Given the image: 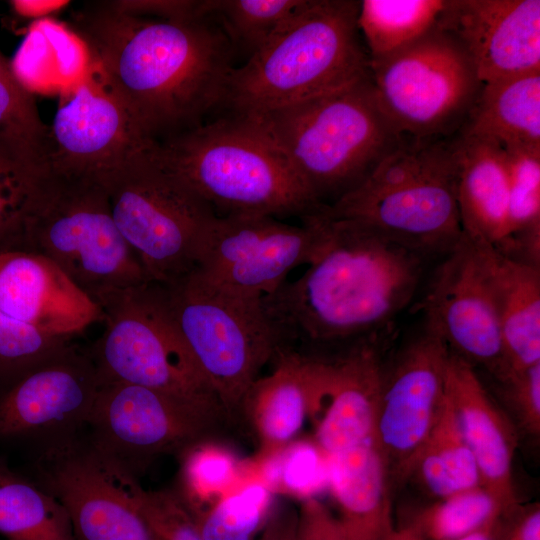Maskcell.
Returning <instances> with one entry per match:
<instances>
[{
    "mask_svg": "<svg viewBox=\"0 0 540 540\" xmlns=\"http://www.w3.org/2000/svg\"><path fill=\"white\" fill-rule=\"evenodd\" d=\"M67 25L88 50L91 78L150 140L196 127L224 104L234 51L211 17L135 16L93 1L73 12Z\"/></svg>",
    "mask_w": 540,
    "mask_h": 540,
    "instance_id": "6da1fadb",
    "label": "cell"
},
{
    "mask_svg": "<svg viewBox=\"0 0 540 540\" xmlns=\"http://www.w3.org/2000/svg\"><path fill=\"white\" fill-rule=\"evenodd\" d=\"M326 221L308 269L261 299L276 351L315 355L375 335L413 299L426 256L369 227Z\"/></svg>",
    "mask_w": 540,
    "mask_h": 540,
    "instance_id": "7a4b0ae2",
    "label": "cell"
},
{
    "mask_svg": "<svg viewBox=\"0 0 540 540\" xmlns=\"http://www.w3.org/2000/svg\"><path fill=\"white\" fill-rule=\"evenodd\" d=\"M233 115L272 143L320 205L355 188L406 137L381 109L370 74L311 99Z\"/></svg>",
    "mask_w": 540,
    "mask_h": 540,
    "instance_id": "3957f363",
    "label": "cell"
},
{
    "mask_svg": "<svg viewBox=\"0 0 540 540\" xmlns=\"http://www.w3.org/2000/svg\"><path fill=\"white\" fill-rule=\"evenodd\" d=\"M360 1L303 0L268 42L232 70L224 104L233 114L269 110L347 86L370 74Z\"/></svg>",
    "mask_w": 540,
    "mask_h": 540,
    "instance_id": "277c9868",
    "label": "cell"
},
{
    "mask_svg": "<svg viewBox=\"0 0 540 540\" xmlns=\"http://www.w3.org/2000/svg\"><path fill=\"white\" fill-rule=\"evenodd\" d=\"M154 153L218 216L303 218L323 206L272 143L236 115L200 124L157 142Z\"/></svg>",
    "mask_w": 540,
    "mask_h": 540,
    "instance_id": "5b68a950",
    "label": "cell"
},
{
    "mask_svg": "<svg viewBox=\"0 0 540 540\" xmlns=\"http://www.w3.org/2000/svg\"><path fill=\"white\" fill-rule=\"evenodd\" d=\"M331 219L361 223L426 257L463 237L452 138L405 137L355 188L324 205Z\"/></svg>",
    "mask_w": 540,
    "mask_h": 540,
    "instance_id": "8992f818",
    "label": "cell"
},
{
    "mask_svg": "<svg viewBox=\"0 0 540 540\" xmlns=\"http://www.w3.org/2000/svg\"><path fill=\"white\" fill-rule=\"evenodd\" d=\"M96 303L104 329L88 351L101 382L142 386L215 423L229 420L179 333L161 285L146 282Z\"/></svg>",
    "mask_w": 540,
    "mask_h": 540,
    "instance_id": "52a82bcc",
    "label": "cell"
},
{
    "mask_svg": "<svg viewBox=\"0 0 540 540\" xmlns=\"http://www.w3.org/2000/svg\"><path fill=\"white\" fill-rule=\"evenodd\" d=\"M53 262L95 302L144 284L101 181L42 169L26 224L25 251Z\"/></svg>",
    "mask_w": 540,
    "mask_h": 540,
    "instance_id": "ba28073f",
    "label": "cell"
},
{
    "mask_svg": "<svg viewBox=\"0 0 540 540\" xmlns=\"http://www.w3.org/2000/svg\"><path fill=\"white\" fill-rule=\"evenodd\" d=\"M155 145L100 181L114 222L147 281L169 285L196 269L217 214L157 159Z\"/></svg>",
    "mask_w": 540,
    "mask_h": 540,
    "instance_id": "9c48e42d",
    "label": "cell"
},
{
    "mask_svg": "<svg viewBox=\"0 0 540 540\" xmlns=\"http://www.w3.org/2000/svg\"><path fill=\"white\" fill-rule=\"evenodd\" d=\"M161 287L186 346L233 419L277 349L261 300L222 290L194 271Z\"/></svg>",
    "mask_w": 540,
    "mask_h": 540,
    "instance_id": "30bf717a",
    "label": "cell"
},
{
    "mask_svg": "<svg viewBox=\"0 0 540 540\" xmlns=\"http://www.w3.org/2000/svg\"><path fill=\"white\" fill-rule=\"evenodd\" d=\"M377 101L403 135L447 139L465 123L483 86L459 41L437 26L409 45L369 60Z\"/></svg>",
    "mask_w": 540,
    "mask_h": 540,
    "instance_id": "8fae6325",
    "label": "cell"
},
{
    "mask_svg": "<svg viewBox=\"0 0 540 540\" xmlns=\"http://www.w3.org/2000/svg\"><path fill=\"white\" fill-rule=\"evenodd\" d=\"M302 220L296 226L269 215H217L194 272L229 293L261 300L295 268L310 264L320 249L324 217L317 212Z\"/></svg>",
    "mask_w": 540,
    "mask_h": 540,
    "instance_id": "7c38bea8",
    "label": "cell"
},
{
    "mask_svg": "<svg viewBox=\"0 0 540 540\" xmlns=\"http://www.w3.org/2000/svg\"><path fill=\"white\" fill-rule=\"evenodd\" d=\"M37 478L65 508L76 540H155L136 477L90 440H57L39 458Z\"/></svg>",
    "mask_w": 540,
    "mask_h": 540,
    "instance_id": "4fadbf2b",
    "label": "cell"
},
{
    "mask_svg": "<svg viewBox=\"0 0 540 540\" xmlns=\"http://www.w3.org/2000/svg\"><path fill=\"white\" fill-rule=\"evenodd\" d=\"M423 310L426 328L449 351L482 365L500 382L507 376L495 294L481 244L464 234L444 255Z\"/></svg>",
    "mask_w": 540,
    "mask_h": 540,
    "instance_id": "5bb4252c",
    "label": "cell"
},
{
    "mask_svg": "<svg viewBox=\"0 0 540 540\" xmlns=\"http://www.w3.org/2000/svg\"><path fill=\"white\" fill-rule=\"evenodd\" d=\"M216 425L157 391L101 382L87 426L89 440L135 476L153 458L206 440Z\"/></svg>",
    "mask_w": 540,
    "mask_h": 540,
    "instance_id": "9a60e30c",
    "label": "cell"
},
{
    "mask_svg": "<svg viewBox=\"0 0 540 540\" xmlns=\"http://www.w3.org/2000/svg\"><path fill=\"white\" fill-rule=\"evenodd\" d=\"M449 349L425 327L384 370L376 443L386 463L391 490L411 476L445 395Z\"/></svg>",
    "mask_w": 540,
    "mask_h": 540,
    "instance_id": "2e32d148",
    "label": "cell"
},
{
    "mask_svg": "<svg viewBox=\"0 0 540 540\" xmlns=\"http://www.w3.org/2000/svg\"><path fill=\"white\" fill-rule=\"evenodd\" d=\"M155 143L90 76L69 94L47 125L41 169L100 181Z\"/></svg>",
    "mask_w": 540,
    "mask_h": 540,
    "instance_id": "e0dca14e",
    "label": "cell"
},
{
    "mask_svg": "<svg viewBox=\"0 0 540 540\" xmlns=\"http://www.w3.org/2000/svg\"><path fill=\"white\" fill-rule=\"evenodd\" d=\"M101 385L89 354L69 343L0 389V437H68L88 425Z\"/></svg>",
    "mask_w": 540,
    "mask_h": 540,
    "instance_id": "ac0fdd59",
    "label": "cell"
},
{
    "mask_svg": "<svg viewBox=\"0 0 540 540\" xmlns=\"http://www.w3.org/2000/svg\"><path fill=\"white\" fill-rule=\"evenodd\" d=\"M437 27L459 41L483 84L540 72L539 0H447Z\"/></svg>",
    "mask_w": 540,
    "mask_h": 540,
    "instance_id": "d6986e66",
    "label": "cell"
},
{
    "mask_svg": "<svg viewBox=\"0 0 540 540\" xmlns=\"http://www.w3.org/2000/svg\"><path fill=\"white\" fill-rule=\"evenodd\" d=\"M375 335L333 357L323 393L311 415L315 443L326 457L376 440L384 367Z\"/></svg>",
    "mask_w": 540,
    "mask_h": 540,
    "instance_id": "ffe728a7",
    "label": "cell"
},
{
    "mask_svg": "<svg viewBox=\"0 0 540 540\" xmlns=\"http://www.w3.org/2000/svg\"><path fill=\"white\" fill-rule=\"evenodd\" d=\"M0 310L67 339L102 321L100 306L53 262L24 251L0 254Z\"/></svg>",
    "mask_w": 540,
    "mask_h": 540,
    "instance_id": "44dd1931",
    "label": "cell"
},
{
    "mask_svg": "<svg viewBox=\"0 0 540 540\" xmlns=\"http://www.w3.org/2000/svg\"><path fill=\"white\" fill-rule=\"evenodd\" d=\"M445 395L475 459L481 486L500 503L505 516L511 514L520 506L513 480L515 425L489 396L474 366L451 352Z\"/></svg>",
    "mask_w": 540,
    "mask_h": 540,
    "instance_id": "7402d4cb",
    "label": "cell"
},
{
    "mask_svg": "<svg viewBox=\"0 0 540 540\" xmlns=\"http://www.w3.org/2000/svg\"><path fill=\"white\" fill-rule=\"evenodd\" d=\"M271 362L272 372L254 381L241 404L260 441L257 461L294 440L314 412L329 370L327 357L292 351H277Z\"/></svg>",
    "mask_w": 540,
    "mask_h": 540,
    "instance_id": "603a6c76",
    "label": "cell"
},
{
    "mask_svg": "<svg viewBox=\"0 0 540 540\" xmlns=\"http://www.w3.org/2000/svg\"><path fill=\"white\" fill-rule=\"evenodd\" d=\"M456 200L463 234L499 249L506 239L508 168L505 148L490 138L452 137Z\"/></svg>",
    "mask_w": 540,
    "mask_h": 540,
    "instance_id": "cb8c5ba5",
    "label": "cell"
},
{
    "mask_svg": "<svg viewBox=\"0 0 540 540\" xmlns=\"http://www.w3.org/2000/svg\"><path fill=\"white\" fill-rule=\"evenodd\" d=\"M328 489L347 540H385L394 527L392 490L376 440L327 457Z\"/></svg>",
    "mask_w": 540,
    "mask_h": 540,
    "instance_id": "d4e9b609",
    "label": "cell"
},
{
    "mask_svg": "<svg viewBox=\"0 0 540 540\" xmlns=\"http://www.w3.org/2000/svg\"><path fill=\"white\" fill-rule=\"evenodd\" d=\"M479 244L495 294L508 376L540 363V267Z\"/></svg>",
    "mask_w": 540,
    "mask_h": 540,
    "instance_id": "484cf974",
    "label": "cell"
},
{
    "mask_svg": "<svg viewBox=\"0 0 540 540\" xmlns=\"http://www.w3.org/2000/svg\"><path fill=\"white\" fill-rule=\"evenodd\" d=\"M22 86L35 93L69 95L91 75L88 50L67 25L55 18L35 22L10 60Z\"/></svg>",
    "mask_w": 540,
    "mask_h": 540,
    "instance_id": "4316f807",
    "label": "cell"
},
{
    "mask_svg": "<svg viewBox=\"0 0 540 540\" xmlns=\"http://www.w3.org/2000/svg\"><path fill=\"white\" fill-rule=\"evenodd\" d=\"M458 133L540 149V72L484 83Z\"/></svg>",
    "mask_w": 540,
    "mask_h": 540,
    "instance_id": "83f0119b",
    "label": "cell"
},
{
    "mask_svg": "<svg viewBox=\"0 0 540 540\" xmlns=\"http://www.w3.org/2000/svg\"><path fill=\"white\" fill-rule=\"evenodd\" d=\"M413 478L432 500L481 486L475 459L446 395L415 460Z\"/></svg>",
    "mask_w": 540,
    "mask_h": 540,
    "instance_id": "f1b7e54d",
    "label": "cell"
},
{
    "mask_svg": "<svg viewBox=\"0 0 540 540\" xmlns=\"http://www.w3.org/2000/svg\"><path fill=\"white\" fill-rule=\"evenodd\" d=\"M0 534L5 540H76L63 505L1 460Z\"/></svg>",
    "mask_w": 540,
    "mask_h": 540,
    "instance_id": "f546056e",
    "label": "cell"
},
{
    "mask_svg": "<svg viewBox=\"0 0 540 540\" xmlns=\"http://www.w3.org/2000/svg\"><path fill=\"white\" fill-rule=\"evenodd\" d=\"M507 234L499 252L540 267V149L505 148Z\"/></svg>",
    "mask_w": 540,
    "mask_h": 540,
    "instance_id": "4dcf8cb0",
    "label": "cell"
},
{
    "mask_svg": "<svg viewBox=\"0 0 540 540\" xmlns=\"http://www.w3.org/2000/svg\"><path fill=\"white\" fill-rule=\"evenodd\" d=\"M447 0H362L358 28L369 60L387 56L434 29Z\"/></svg>",
    "mask_w": 540,
    "mask_h": 540,
    "instance_id": "1f68e13d",
    "label": "cell"
},
{
    "mask_svg": "<svg viewBox=\"0 0 540 540\" xmlns=\"http://www.w3.org/2000/svg\"><path fill=\"white\" fill-rule=\"evenodd\" d=\"M180 492L194 515L254 480L252 461H241L229 448L203 440L181 454Z\"/></svg>",
    "mask_w": 540,
    "mask_h": 540,
    "instance_id": "d6a6232c",
    "label": "cell"
},
{
    "mask_svg": "<svg viewBox=\"0 0 540 540\" xmlns=\"http://www.w3.org/2000/svg\"><path fill=\"white\" fill-rule=\"evenodd\" d=\"M505 516L500 503L482 486L432 500L405 520L425 540H458L496 525Z\"/></svg>",
    "mask_w": 540,
    "mask_h": 540,
    "instance_id": "836d02e7",
    "label": "cell"
},
{
    "mask_svg": "<svg viewBox=\"0 0 540 540\" xmlns=\"http://www.w3.org/2000/svg\"><path fill=\"white\" fill-rule=\"evenodd\" d=\"M252 462L254 480L263 483L272 494L303 501L316 498V494L328 488L327 457L315 441L293 440L270 456Z\"/></svg>",
    "mask_w": 540,
    "mask_h": 540,
    "instance_id": "e575fe53",
    "label": "cell"
},
{
    "mask_svg": "<svg viewBox=\"0 0 540 540\" xmlns=\"http://www.w3.org/2000/svg\"><path fill=\"white\" fill-rule=\"evenodd\" d=\"M47 124L0 50V143L40 168Z\"/></svg>",
    "mask_w": 540,
    "mask_h": 540,
    "instance_id": "d590c367",
    "label": "cell"
},
{
    "mask_svg": "<svg viewBox=\"0 0 540 540\" xmlns=\"http://www.w3.org/2000/svg\"><path fill=\"white\" fill-rule=\"evenodd\" d=\"M272 497L263 483L253 480L192 515L203 540H255L272 512Z\"/></svg>",
    "mask_w": 540,
    "mask_h": 540,
    "instance_id": "8d00e7d4",
    "label": "cell"
},
{
    "mask_svg": "<svg viewBox=\"0 0 540 540\" xmlns=\"http://www.w3.org/2000/svg\"><path fill=\"white\" fill-rule=\"evenodd\" d=\"M303 0H213L211 17L233 51L257 53L294 14Z\"/></svg>",
    "mask_w": 540,
    "mask_h": 540,
    "instance_id": "74e56055",
    "label": "cell"
},
{
    "mask_svg": "<svg viewBox=\"0 0 540 540\" xmlns=\"http://www.w3.org/2000/svg\"><path fill=\"white\" fill-rule=\"evenodd\" d=\"M41 171L0 143V254L25 251L26 224Z\"/></svg>",
    "mask_w": 540,
    "mask_h": 540,
    "instance_id": "f35d334b",
    "label": "cell"
},
{
    "mask_svg": "<svg viewBox=\"0 0 540 540\" xmlns=\"http://www.w3.org/2000/svg\"><path fill=\"white\" fill-rule=\"evenodd\" d=\"M69 343L0 310V389Z\"/></svg>",
    "mask_w": 540,
    "mask_h": 540,
    "instance_id": "ab89813d",
    "label": "cell"
},
{
    "mask_svg": "<svg viewBox=\"0 0 540 540\" xmlns=\"http://www.w3.org/2000/svg\"><path fill=\"white\" fill-rule=\"evenodd\" d=\"M136 496L155 540H203L194 516L177 493L139 485Z\"/></svg>",
    "mask_w": 540,
    "mask_h": 540,
    "instance_id": "60d3db41",
    "label": "cell"
},
{
    "mask_svg": "<svg viewBox=\"0 0 540 540\" xmlns=\"http://www.w3.org/2000/svg\"><path fill=\"white\" fill-rule=\"evenodd\" d=\"M500 384L517 424L526 434L539 437L540 363L511 373Z\"/></svg>",
    "mask_w": 540,
    "mask_h": 540,
    "instance_id": "b9f144b4",
    "label": "cell"
},
{
    "mask_svg": "<svg viewBox=\"0 0 540 540\" xmlns=\"http://www.w3.org/2000/svg\"><path fill=\"white\" fill-rule=\"evenodd\" d=\"M213 0H110L127 14L166 20H194L211 17Z\"/></svg>",
    "mask_w": 540,
    "mask_h": 540,
    "instance_id": "7bdbcfd3",
    "label": "cell"
},
{
    "mask_svg": "<svg viewBox=\"0 0 540 540\" xmlns=\"http://www.w3.org/2000/svg\"><path fill=\"white\" fill-rule=\"evenodd\" d=\"M297 513L296 540H347L338 518L318 498L303 500Z\"/></svg>",
    "mask_w": 540,
    "mask_h": 540,
    "instance_id": "ee69618b",
    "label": "cell"
},
{
    "mask_svg": "<svg viewBox=\"0 0 540 540\" xmlns=\"http://www.w3.org/2000/svg\"><path fill=\"white\" fill-rule=\"evenodd\" d=\"M495 540H540V506H519L500 520Z\"/></svg>",
    "mask_w": 540,
    "mask_h": 540,
    "instance_id": "f6af8a7d",
    "label": "cell"
},
{
    "mask_svg": "<svg viewBox=\"0 0 540 540\" xmlns=\"http://www.w3.org/2000/svg\"><path fill=\"white\" fill-rule=\"evenodd\" d=\"M70 1L62 0H11L8 1L9 12L12 18L19 20L28 28L43 19L54 18L53 16L63 11Z\"/></svg>",
    "mask_w": 540,
    "mask_h": 540,
    "instance_id": "bcb514c9",
    "label": "cell"
},
{
    "mask_svg": "<svg viewBox=\"0 0 540 540\" xmlns=\"http://www.w3.org/2000/svg\"><path fill=\"white\" fill-rule=\"evenodd\" d=\"M297 511L280 508L272 511L255 540H296Z\"/></svg>",
    "mask_w": 540,
    "mask_h": 540,
    "instance_id": "7dc6e473",
    "label": "cell"
},
{
    "mask_svg": "<svg viewBox=\"0 0 540 540\" xmlns=\"http://www.w3.org/2000/svg\"><path fill=\"white\" fill-rule=\"evenodd\" d=\"M385 540H425L420 531L412 524L403 521L394 526Z\"/></svg>",
    "mask_w": 540,
    "mask_h": 540,
    "instance_id": "c3c4849f",
    "label": "cell"
},
{
    "mask_svg": "<svg viewBox=\"0 0 540 540\" xmlns=\"http://www.w3.org/2000/svg\"><path fill=\"white\" fill-rule=\"evenodd\" d=\"M499 522L493 527H490L488 529L474 533L472 535H469L467 537H464L458 540H495V535H496Z\"/></svg>",
    "mask_w": 540,
    "mask_h": 540,
    "instance_id": "681fc988",
    "label": "cell"
},
{
    "mask_svg": "<svg viewBox=\"0 0 540 540\" xmlns=\"http://www.w3.org/2000/svg\"><path fill=\"white\" fill-rule=\"evenodd\" d=\"M5 540V539H4Z\"/></svg>",
    "mask_w": 540,
    "mask_h": 540,
    "instance_id": "f907efd6",
    "label": "cell"
}]
</instances>
